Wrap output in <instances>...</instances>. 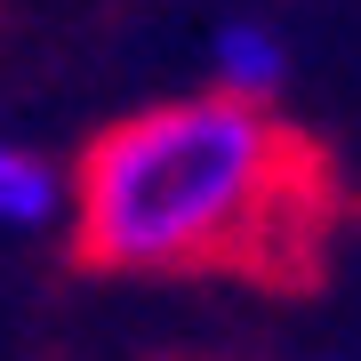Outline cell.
I'll use <instances>...</instances> for the list:
<instances>
[{"mask_svg": "<svg viewBox=\"0 0 361 361\" xmlns=\"http://www.w3.org/2000/svg\"><path fill=\"white\" fill-rule=\"evenodd\" d=\"M65 217L73 257L97 273H241L281 289L329 257L345 185L273 104L201 89L97 129L65 177Z\"/></svg>", "mask_w": 361, "mask_h": 361, "instance_id": "1", "label": "cell"}, {"mask_svg": "<svg viewBox=\"0 0 361 361\" xmlns=\"http://www.w3.org/2000/svg\"><path fill=\"white\" fill-rule=\"evenodd\" d=\"M289 80V40L257 25V16H233L209 40V89L217 97H241V104H273V89Z\"/></svg>", "mask_w": 361, "mask_h": 361, "instance_id": "2", "label": "cell"}, {"mask_svg": "<svg viewBox=\"0 0 361 361\" xmlns=\"http://www.w3.org/2000/svg\"><path fill=\"white\" fill-rule=\"evenodd\" d=\"M65 209V177H56L40 153L0 137V233H32Z\"/></svg>", "mask_w": 361, "mask_h": 361, "instance_id": "3", "label": "cell"}, {"mask_svg": "<svg viewBox=\"0 0 361 361\" xmlns=\"http://www.w3.org/2000/svg\"><path fill=\"white\" fill-rule=\"evenodd\" d=\"M329 361H361V353H329Z\"/></svg>", "mask_w": 361, "mask_h": 361, "instance_id": "4", "label": "cell"}]
</instances>
